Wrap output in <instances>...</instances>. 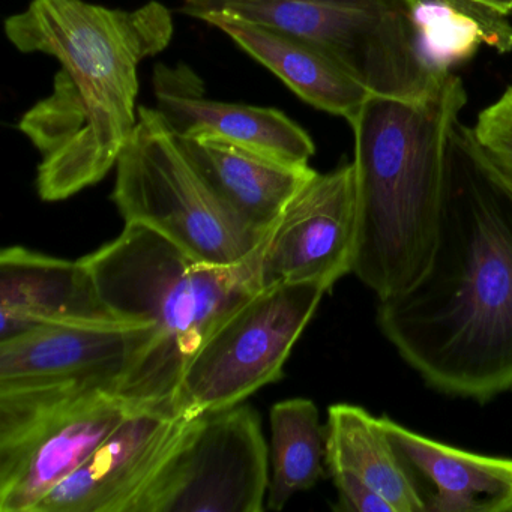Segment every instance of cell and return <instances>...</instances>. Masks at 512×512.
Here are the masks:
<instances>
[{
  "label": "cell",
  "mask_w": 512,
  "mask_h": 512,
  "mask_svg": "<svg viewBox=\"0 0 512 512\" xmlns=\"http://www.w3.org/2000/svg\"><path fill=\"white\" fill-rule=\"evenodd\" d=\"M269 421L271 475L266 508L281 511L293 496L310 490L325 475L326 425L308 398L278 401Z\"/></svg>",
  "instance_id": "obj_19"
},
{
  "label": "cell",
  "mask_w": 512,
  "mask_h": 512,
  "mask_svg": "<svg viewBox=\"0 0 512 512\" xmlns=\"http://www.w3.org/2000/svg\"><path fill=\"white\" fill-rule=\"evenodd\" d=\"M418 0H184L194 19L227 14L268 26L326 53L371 94L415 97L437 71L425 58Z\"/></svg>",
  "instance_id": "obj_5"
},
{
  "label": "cell",
  "mask_w": 512,
  "mask_h": 512,
  "mask_svg": "<svg viewBox=\"0 0 512 512\" xmlns=\"http://www.w3.org/2000/svg\"><path fill=\"white\" fill-rule=\"evenodd\" d=\"M466 104L460 77L442 68L421 94L371 95L349 121L358 191L352 274L379 299L409 289L430 266Z\"/></svg>",
  "instance_id": "obj_3"
},
{
  "label": "cell",
  "mask_w": 512,
  "mask_h": 512,
  "mask_svg": "<svg viewBox=\"0 0 512 512\" xmlns=\"http://www.w3.org/2000/svg\"><path fill=\"white\" fill-rule=\"evenodd\" d=\"M0 322V341L41 325H127L104 304L85 260L22 247L0 253Z\"/></svg>",
  "instance_id": "obj_14"
},
{
  "label": "cell",
  "mask_w": 512,
  "mask_h": 512,
  "mask_svg": "<svg viewBox=\"0 0 512 512\" xmlns=\"http://www.w3.org/2000/svg\"><path fill=\"white\" fill-rule=\"evenodd\" d=\"M457 17L448 5L416 2L415 19L422 50L434 68H449L451 61L470 55L476 47L479 32L475 20Z\"/></svg>",
  "instance_id": "obj_21"
},
{
  "label": "cell",
  "mask_w": 512,
  "mask_h": 512,
  "mask_svg": "<svg viewBox=\"0 0 512 512\" xmlns=\"http://www.w3.org/2000/svg\"><path fill=\"white\" fill-rule=\"evenodd\" d=\"M380 419L392 445L430 484L427 512H512V460L473 454Z\"/></svg>",
  "instance_id": "obj_17"
},
{
  "label": "cell",
  "mask_w": 512,
  "mask_h": 512,
  "mask_svg": "<svg viewBox=\"0 0 512 512\" xmlns=\"http://www.w3.org/2000/svg\"><path fill=\"white\" fill-rule=\"evenodd\" d=\"M194 418L163 407L134 409L34 512H130Z\"/></svg>",
  "instance_id": "obj_12"
},
{
  "label": "cell",
  "mask_w": 512,
  "mask_h": 512,
  "mask_svg": "<svg viewBox=\"0 0 512 512\" xmlns=\"http://www.w3.org/2000/svg\"><path fill=\"white\" fill-rule=\"evenodd\" d=\"M328 290L313 283L260 289L227 316L182 374L173 410L194 416L242 403L283 367Z\"/></svg>",
  "instance_id": "obj_8"
},
{
  "label": "cell",
  "mask_w": 512,
  "mask_h": 512,
  "mask_svg": "<svg viewBox=\"0 0 512 512\" xmlns=\"http://www.w3.org/2000/svg\"><path fill=\"white\" fill-rule=\"evenodd\" d=\"M200 20L224 32L316 109L349 122L374 95L334 59L305 41L227 14H206Z\"/></svg>",
  "instance_id": "obj_16"
},
{
  "label": "cell",
  "mask_w": 512,
  "mask_h": 512,
  "mask_svg": "<svg viewBox=\"0 0 512 512\" xmlns=\"http://www.w3.org/2000/svg\"><path fill=\"white\" fill-rule=\"evenodd\" d=\"M358 244L355 166L314 173L290 200L259 253L262 289L313 283L331 290L352 274Z\"/></svg>",
  "instance_id": "obj_10"
},
{
  "label": "cell",
  "mask_w": 512,
  "mask_h": 512,
  "mask_svg": "<svg viewBox=\"0 0 512 512\" xmlns=\"http://www.w3.org/2000/svg\"><path fill=\"white\" fill-rule=\"evenodd\" d=\"M326 467L344 470L382 494L395 512H427L418 473L383 430L382 419L353 404H334L326 422Z\"/></svg>",
  "instance_id": "obj_18"
},
{
  "label": "cell",
  "mask_w": 512,
  "mask_h": 512,
  "mask_svg": "<svg viewBox=\"0 0 512 512\" xmlns=\"http://www.w3.org/2000/svg\"><path fill=\"white\" fill-rule=\"evenodd\" d=\"M466 4H472L473 7L482 8V10L490 11L496 16H506L512 11V0H460Z\"/></svg>",
  "instance_id": "obj_23"
},
{
  "label": "cell",
  "mask_w": 512,
  "mask_h": 512,
  "mask_svg": "<svg viewBox=\"0 0 512 512\" xmlns=\"http://www.w3.org/2000/svg\"><path fill=\"white\" fill-rule=\"evenodd\" d=\"M149 325H41L0 341V391L88 385L118 392L157 341Z\"/></svg>",
  "instance_id": "obj_11"
},
{
  "label": "cell",
  "mask_w": 512,
  "mask_h": 512,
  "mask_svg": "<svg viewBox=\"0 0 512 512\" xmlns=\"http://www.w3.org/2000/svg\"><path fill=\"white\" fill-rule=\"evenodd\" d=\"M337 488L338 502L335 509L343 512H395L394 506L377 493L367 482L352 473L337 470L331 472Z\"/></svg>",
  "instance_id": "obj_22"
},
{
  "label": "cell",
  "mask_w": 512,
  "mask_h": 512,
  "mask_svg": "<svg viewBox=\"0 0 512 512\" xmlns=\"http://www.w3.org/2000/svg\"><path fill=\"white\" fill-rule=\"evenodd\" d=\"M455 143L512 200V86L485 107L472 127H460Z\"/></svg>",
  "instance_id": "obj_20"
},
{
  "label": "cell",
  "mask_w": 512,
  "mask_h": 512,
  "mask_svg": "<svg viewBox=\"0 0 512 512\" xmlns=\"http://www.w3.org/2000/svg\"><path fill=\"white\" fill-rule=\"evenodd\" d=\"M5 34L22 53L61 65L49 97L25 113L19 130L41 155V199L59 202L115 169L139 109V67L173 37L169 8L148 2L113 10L86 0H32L8 17Z\"/></svg>",
  "instance_id": "obj_2"
},
{
  "label": "cell",
  "mask_w": 512,
  "mask_h": 512,
  "mask_svg": "<svg viewBox=\"0 0 512 512\" xmlns=\"http://www.w3.org/2000/svg\"><path fill=\"white\" fill-rule=\"evenodd\" d=\"M112 199L125 223L140 224L200 263L247 262L265 238L221 202L169 122L139 107V122L116 164Z\"/></svg>",
  "instance_id": "obj_6"
},
{
  "label": "cell",
  "mask_w": 512,
  "mask_h": 512,
  "mask_svg": "<svg viewBox=\"0 0 512 512\" xmlns=\"http://www.w3.org/2000/svg\"><path fill=\"white\" fill-rule=\"evenodd\" d=\"M259 253L239 265H208L154 230L125 223L115 241L83 257L113 316L158 332L152 349L119 386L118 397L137 409L175 412L182 374L197 350L262 289Z\"/></svg>",
  "instance_id": "obj_4"
},
{
  "label": "cell",
  "mask_w": 512,
  "mask_h": 512,
  "mask_svg": "<svg viewBox=\"0 0 512 512\" xmlns=\"http://www.w3.org/2000/svg\"><path fill=\"white\" fill-rule=\"evenodd\" d=\"M157 109L182 139L215 136L293 166H310V134L286 113L268 107L223 103L206 97L202 79L188 65L158 64Z\"/></svg>",
  "instance_id": "obj_13"
},
{
  "label": "cell",
  "mask_w": 512,
  "mask_h": 512,
  "mask_svg": "<svg viewBox=\"0 0 512 512\" xmlns=\"http://www.w3.org/2000/svg\"><path fill=\"white\" fill-rule=\"evenodd\" d=\"M376 319L434 391L478 403L512 392V200L455 139L430 266L379 299Z\"/></svg>",
  "instance_id": "obj_1"
},
{
  "label": "cell",
  "mask_w": 512,
  "mask_h": 512,
  "mask_svg": "<svg viewBox=\"0 0 512 512\" xmlns=\"http://www.w3.org/2000/svg\"><path fill=\"white\" fill-rule=\"evenodd\" d=\"M268 484L259 413L239 403L196 416L130 512H262Z\"/></svg>",
  "instance_id": "obj_9"
},
{
  "label": "cell",
  "mask_w": 512,
  "mask_h": 512,
  "mask_svg": "<svg viewBox=\"0 0 512 512\" xmlns=\"http://www.w3.org/2000/svg\"><path fill=\"white\" fill-rule=\"evenodd\" d=\"M185 151L221 202L266 239L299 188L316 173L215 136L182 139Z\"/></svg>",
  "instance_id": "obj_15"
},
{
  "label": "cell",
  "mask_w": 512,
  "mask_h": 512,
  "mask_svg": "<svg viewBox=\"0 0 512 512\" xmlns=\"http://www.w3.org/2000/svg\"><path fill=\"white\" fill-rule=\"evenodd\" d=\"M134 409L101 386L0 391V511L34 512Z\"/></svg>",
  "instance_id": "obj_7"
}]
</instances>
